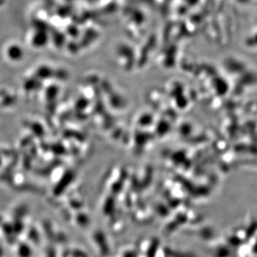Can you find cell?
I'll return each instance as SVG.
<instances>
[{"instance_id":"2","label":"cell","mask_w":257,"mask_h":257,"mask_svg":"<svg viewBox=\"0 0 257 257\" xmlns=\"http://www.w3.org/2000/svg\"><path fill=\"white\" fill-rule=\"evenodd\" d=\"M45 39V32L42 31L37 32L36 33L34 34L33 37H32V43L34 45L37 46V45H40L44 42V40Z\"/></svg>"},{"instance_id":"1","label":"cell","mask_w":257,"mask_h":257,"mask_svg":"<svg viewBox=\"0 0 257 257\" xmlns=\"http://www.w3.org/2000/svg\"><path fill=\"white\" fill-rule=\"evenodd\" d=\"M8 55L13 60H18L22 58L23 55V50L19 45H11L8 48Z\"/></svg>"}]
</instances>
